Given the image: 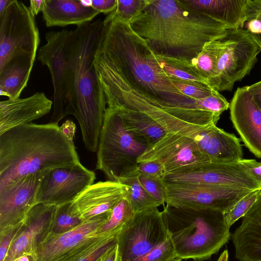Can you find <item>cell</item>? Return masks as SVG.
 <instances>
[{
    "instance_id": "obj_6",
    "label": "cell",
    "mask_w": 261,
    "mask_h": 261,
    "mask_svg": "<svg viewBox=\"0 0 261 261\" xmlns=\"http://www.w3.org/2000/svg\"><path fill=\"white\" fill-rule=\"evenodd\" d=\"M147 146L124 128L117 110L107 107L100 133L96 169L110 180L117 179L137 165Z\"/></svg>"
},
{
    "instance_id": "obj_45",
    "label": "cell",
    "mask_w": 261,
    "mask_h": 261,
    "mask_svg": "<svg viewBox=\"0 0 261 261\" xmlns=\"http://www.w3.org/2000/svg\"><path fill=\"white\" fill-rule=\"evenodd\" d=\"M100 261H120L117 244L109 250L101 257Z\"/></svg>"
},
{
    "instance_id": "obj_18",
    "label": "cell",
    "mask_w": 261,
    "mask_h": 261,
    "mask_svg": "<svg viewBox=\"0 0 261 261\" xmlns=\"http://www.w3.org/2000/svg\"><path fill=\"white\" fill-rule=\"evenodd\" d=\"M230 119L245 146L261 159V111L247 86L239 87L229 105Z\"/></svg>"
},
{
    "instance_id": "obj_21",
    "label": "cell",
    "mask_w": 261,
    "mask_h": 261,
    "mask_svg": "<svg viewBox=\"0 0 261 261\" xmlns=\"http://www.w3.org/2000/svg\"><path fill=\"white\" fill-rule=\"evenodd\" d=\"M240 261H261V194L232 236Z\"/></svg>"
},
{
    "instance_id": "obj_8",
    "label": "cell",
    "mask_w": 261,
    "mask_h": 261,
    "mask_svg": "<svg viewBox=\"0 0 261 261\" xmlns=\"http://www.w3.org/2000/svg\"><path fill=\"white\" fill-rule=\"evenodd\" d=\"M39 43V30L29 7L12 0L0 14V69L20 57L35 60Z\"/></svg>"
},
{
    "instance_id": "obj_43",
    "label": "cell",
    "mask_w": 261,
    "mask_h": 261,
    "mask_svg": "<svg viewBox=\"0 0 261 261\" xmlns=\"http://www.w3.org/2000/svg\"><path fill=\"white\" fill-rule=\"evenodd\" d=\"M247 89L255 103L261 111V81L247 86Z\"/></svg>"
},
{
    "instance_id": "obj_7",
    "label": "cell",
    "mask_w": 261,
    "mask_h": 261,
    "mask_svg": "<svg viewBox=\"0 0 261 261\" xmlns=\"http://www.w3.org/2000/svg\"><path fill=\"white\" fill-rule=\"evenodd\" d=\"M261 48L247 29H229L214 76L207 82L218 91H231L234 83L248 74L257 61Z\"/></svg>"
},
{
    "instance_id": "obj_36",
    "label": "cell",
    "mask_w": 261,
    "mask_h": 261,
    "mask_svg": "<svg viewBox=\"0 0 261 261\" xmlns=\"http://www.w3.org/2000/svg\"><path fill=\"white\" fill-rule=\"evenodd\" d=\"M173 83L184 95L195 100L209 96L214 89L209 85H200L177 81H173Z\"/></svg>"
},
{
    "instance_id": "obj_39",
    "label": "cell",
    "mask_w": 261,
    "mask_h": 261,
    "mask_svg": "<svg viewBox=\"0 0 261 261\" xmlns=\"http://www.w3.org/2000/svg\"><path fill=\"white\" fill-rule=\"evenodd\" d=\"M137 169L140 174L162 178L165 175L163 166L154 161L137 163Z\"/></svg>"
},
{
    "instance_id": "obj_51",
    "label": "cell",
    "mask_w": 261,
    "mask_h": 261,
    "mask_svg": "<svg viewBox=\"0 0 261 261\" xmlns=\"http://www.w3.org/2000/svg\"><path fill=\"white\" fill-rule=\"evenodd\" d=\"M252 35L254 38L255 39V41L257 42V43L258 44L260 47L261 48V34H252Z\"/></svg>"
},
{
    "instance_id": "obj_46",
    "label": "cell",
    "mask_w": 261,
    "mask_h": 261,
    "mask_svg": "<svg viewBox=\"0 0 261 261\" xmlns=\"http://www.w3.org/2000/svg\"><path fill=\"white\" fill-rule=\"evenodd\" d=\"M44 0H31L30 2L29 9L31 14L35 17L42 11Z\"/></svg>"
},
{
    "instance_id": "obj_29",
    "label": "cell",
    "mask_w": 261,
    "mask_h": 261,
    "mask_svg": "<svg viewBox=\"0 0 261 261\" xmlns=\"http://www.w3.org/2000/svg\"><path fill=\"white\" fill-rule=\"evenodd\" d=\"M135 214L129 200L125 197L114 206L109 218L95 231V234L98 236L118 234Z\"/></svg>"
},
{
    "instance_id": "obj_33",
    "label": "cell",
    "mask_w": 261,
    "mask_h": 261,
    "mask_svg": "<svg viewBox=\"0 0 261 261\" xmlns=\"http://www.w3.org/2000/svg\"><path fill=\"white\" fill-rule=\"evenodd\" d=\"M174 257H175L174 247L168 232L162 243L154 247L135 261H168Z\"/></svg>"
},
{
    "instance_id": "obj_23",
    "label": "cell",
    "mask_w": 261,
    "mask_h": 261,
    "mask_svg": "<svg viewBox=\"0 0 261 261\" xmlns=\"http://www.w3.org/2000/svg\"><path fill=\"white\" fill-rule=\"evenodd\" d=\"M192 9L206 14L228 29H243L247 0H181Z\"/></svg>"
},
{
    "instance_id": "obj_14",
    "label": "cell",
    "mask_w": 261,
    "mask_h": 261,
    "mask_svg": "<svg viewBox=\"0 0 261 261\" xmlns=\"http://www.w3.org/2000/svg\"><path fill=\"white\" fill-rule=\"evenodd\" d=\"M95 179V173L81 163L48 170L38 188L36 203L58 206L71 203Z\"/></svg>"
},
{
    "instance_id": "obj_35",
    "label": "cell",
    "mask_w": 261,
    "mask_h": 261,
    "mask_svg": "<svg viewBox=\"0 0 261 261\" xmlns=\"http://www.w3.org/2000/svg\"><path fill=\"white\" fill-rule=\"evenodd\" d=\"M197 100L203 110L219 116L229 108L230 103L219 91L215 89L209 96Z\"/></svg>"
},
{
    "instance_id": "obj_12",
    "label": "cell",
    "mask_w": 261,
    "mask_h": 261,
    "mask_svg": "<svg viewBox=\"0 0 261 261\" xmlns=\"http://www.w3.org/2000/svg\"><path fill=\"white\" fill-rule=\"evenodd\" d=\"M164 182L218 186L251 191L261 190V184L241 161L209 162L179 172L165 175Z\"/></svg>"
},
{
    "instance_id": "obj_15",
    "label": "cell",
    "mask_w": 261,
    "mask_h": 261,
    "mask_svg": "<svg viewBox=\"0 0 261 261\" xmlns=\"http://www.w3.org/2000/svg\"><path fill=\"white\" fill-rule=\"evenodd\" d=\"M149 161L160 163L166 175L212 161L201 151L193 139L166 133L158 141L147 146L137 159V163Z\"/></svg>"
},
{
    "instance_id": "obj_13",
    "label": "cell",
    "mask_w": 261,
    "mask_h": 261,
    "mask_svg": "<svg viewBox=\"0 0 261 261\" xmlns=\"http://www.w3.org/2000/svg\"><path fill=\"white\" fill-rule=\"evenodd\" d=\"M164 182L166 205L209 208L223 213L240 199L254 191L213 185Z\"/></svg>"
},
{
    "instance_id": "obj_11",
    "label": "cell",
    "mask_w": 261,
    "mask_h": 261,
    "mask_svg": "<svg viewBox=\"0 0 261 261\" xmlns=\"http://www.w3.org/2000/svg\"><path fill=\"white\" fill-rule=\"evenodd\" d=\"M168 233L158 207L135 213L117 236L120 261H135L162 243Z\"/></svg>"
},
{
    "instance_id": "obj_52",
    "label": "cell",
    "mask_w": 261,
    "mask_h": 261,
    "mask_svg": "<svg viewBox=\"0 0 261 261\" xmlns=\"http://www.w3.org/2000/svg\"><path fill=\"white\" fill-rule=\"evenodd\" d=\"M168 261H181V259H180L179 258H177V257H174V258H171V259H170Z\"/></svg>"
},
{
    "instance_id": "obj_9",
    "label": "cell",
    "mask_w": 261,
    "mask_h": 261,
    "mask_svg": "<svg viewBox=\"0 0 261 261\" xmlns=\"http://www.w3.org/2000/svg\"><path fill=\"white\" fill-rule=\"evenodd\" d=\"M111 212L84 221L66 233L55 234L50 232L32 254L34 260L77 261L99 243L116 236H98L95 234V231L109 218Z\"/></svg>"
},
{
    "instance_id": "obj_17",
    "label": "cell",
    "mask_w": 261,
    "mask_h": 261,
    "mask_svg": "<svg viewBox=\"0 0 261 261\" xmlns=\"http://www.w3.org/2000/svg\"><path fill=\"white\" fill-rule=\"evenodd\" d=\"M56 207L54 205L41 203H37L32 207L4 261H15L20 256L33 254L50 232Z\"/></svg>"
},
{
    "instance_id": "obj_50",
    "label": "cell",
    "mask_w": 261,
    "mask_h": 261,
    "mask_svg": "<svg viewBox=\"0 0 261 261\" xmlns=\"http://www.w3.org/2000/svg\"><path fill=\"white\" fill-rule=\"evenodd\" d=\"M228 253L227 250H224L220 255L217 261H228Z\"/></svg>"
},
{
    "instance_id": "obj_48",
    "label": "cell",
    "mask_w": 261,
    "mask_h": 261,
    "mask_svg": "<svg viewBox=\"0 0 261 261\" xmlns=\"http://www.w3.org/2000/svg\"><path fill=\"white\" fill-rule=\"evenodd\" d=\"M11 1L12 0H0V14L4 12Z\"/></svg>"
},
{
    "instance_id": "obj_2",
    "label": "cell",
    "mask_w": 261,
    "mask_h": 261,
    "mask_svg": "<svg viewBox=\"0 0 261 261\" xmlns=\"http://www.w3.org/2000/svg\"><path fill=\"white\" fill-rule=\"evenodd\" d=\"M129 25L156 55L189 61L229 29L181 0H149Z\"/></svg>"
},
{
    "instance_id": "obj_24",
    "label": "cell",
    "mask_w": 261,
    "mask_h": 261,
    "mask_svg": "<svg viewBox=\"0 0 261 261\" xmlns=\"http://www.w3.org/2000/svg\"><path fill=\"white\" fill-rule=\"evenodd\" d=\"M112 108L117 110L126 130L147 146L158 141L166 133L157 122L141 111L125 107Z\"/></svg>"
},
{
    "instance_id": "obj_49",
    "label": "cell",
    "mask_w": 261,
    "mask_h": 261,
    "mask_svg": "<svg viewBox=\"0 0 261 261\" xmlns=\"http://www.w3.org/2000/svg\"><path fill=\"white\" fill-rule=\"evenodd\" d=\"M15 261H35L32 255L25 254L18 257Z\"/></svg>"
},
{
    "instance_id": "obj_19",
    "label": "cell",
    "mask_w": 261,
    "mask_h": 261,
    "mask_svg": "<svg viewBox=\"0 0 261 261\" xmlns=\"http://www.w3.org/2000/svg\"><path fill=\"white\" fill-rule=\"evenodd\" d=\"M129 192L128 186L117 181H99L82 192L71 203L70 210L84 221L112 211Z\"/></svg>"
},
{
    "instance_id": "obj_27",
    "label": "cell",
    "mask_w": 261,
    "mask_h": 261,
    "mask_svg": "<svg viewBox=\"0 0 261 261\" xmlns=\"http://www.w3.org/2000/svg\"><path fill=\"white\" fill-rule=\"evenodd\" d=\"M156 57L161 67L169 76L172 82L177 81L200 85H209L192 65L191 61L163 57L158 55H156Z\"/></svg>"
},
{
    "instance_id": "obj_34",
    "label": "cell",
    "mask_w": 261,
    "mask_h": 261,
    "mask_svg": "<svg viewBox=\"0 0 261 261\" xmlns=\"http://www.w3.org/2000/svg\"><path fill=\"white\" fill-rule=\"evenodd\" d=\"M139 180L145 190L161 205L165 206L166 194L164 182L162 178L140 174Z\"/></svg>"
},
{
    "instance_id": "obj_38",
    "label": "cell",
    "mask_w": 261,
    "mask_h": 261,
    "mask_svg": "<svg viewBox=\"0 0 261 261\" xmlns=\"http://www.w3.org/2000/svg\"><path fill=\"white\" fill-rule=\"evenodd\" d=\"M118 234L104 240L77 261H100L109 250L117 244Z\"/></svg>"
},
{
    "instance_id": "obj_37",
    "label": "cell",
    "mask_w": 261,
    "mask_h": 261,
    "mask_svg": "<svg viewBox=\"0 0 261 261\" xmlns=\"http://www.w3.org/2000/svg\"><path fill=\"white\" fill-rule=\"evenodd\" d=\"M22 223L0 229V261H4L9 249Z\"/></svg>"
},
{
    "instance_id": "obj_22",
    "label": "cell",
    "mask_w": 261,
    "mask_h": 261,
    "mask_svg": "<svg viewBox=\"0 0 261 261\" xmlns=\"http://www.w3.org/2000/svg\"><path fill=\"white\" fill-rule=\"evenodd\" d=\"M41 12L47 27L79 25L90 22L99 13L79 0H44Z\"/></svg>"
},
{
    "instance_id": "obj_10",
    "label": "cell",
    "mask_w": 261,
    "mask_h": 261,
    "mask_svg": "<svg viewBox=\"0 0 261 261\" xmlns=\"http://www.w3.org/2000/svg\"><path fill=\"white\" fill-rule=\"evenodd\" d=\"M72 30L50 31L45 35L46 43L38 50L37 59L46 66L54 87L53 112L49 123L58 124L71 114L69 103L68 49Z\"/></svg>"
},
{
    "instance_id": "obj_42",
    "label": "cell",
    "mask_w": 261,
    "mask_h": 261,
    "mask_svg": "<svg viewBox=\"0 0 261 261\" xmlns=\"http://www.w3.org/2000/svg\"><path fill=\"white\" fill-rule=\"evenodd\" d=\"M241 162L250 174L261 184V162L244 159Z\"/></svg>"
},
{
    "instance_id": "obj_44",
    "label": "cell",
    "mask_w": 261,
    "mask_h": 261,
    "mask_svg": "<svg viewBox=\"0 0 261 261\" xmlns=\"http://www.w3.org/2000/svg\"><path fill=\"white\" fill-rule=\"evenodd\" d=\"M75 125L71 120H66L60 126V129L62 133L72 143H73V138L75 132Z\"/></svg>"
},
{
    "instance_id": "obj_40",
    "label": "cell",
    "mask_w": 261,
    "mask_h": 261,
    "mask_svg": "<svg viewBox=\"0 0 261 261\" xmlns=\"http://www.w3.org/2000/svg\"><path fill=\"white\" fill-rule=\"evenodd\" d=\"M246 21H261V0H247L245 7Z\"/></svg>"
},
{
    "instance_id": "obj_32",
    "label": "cell",
    "mask_w": 261,
    "mask_h": 261,
    "mask_svg": "<svg viewBox=\"0 0 261 261\" xmlns=\"http://www.w3.org/2000/svg\"><path fill=\"white\" fill-rule=\"evenodd\" d=\"M261 190L252 191L238 201L224 213L225 221L229 227L239 219L243 217L256 201Z\"/></svg>"
},
{
    "instance_id": "obj_31",
    "label": "cell",
    "mask_w": 261,
    "mask_h": 261,
    "mask_svg": "<svg viewBox=\"0 0 261 261\" xmlns=\"http://www.w3.org/2000/svg\"><path fill=\"white\" fill-rule=\"evenodd\" d=\"M149 0H117L115 11L106 17L129 23L147 6Z\"/></svg>"
},
{
    "instance_id": "obj_20",
    "label": "cell",
    "mask_w": 261,
    "mask_h": 261,
    "mask_svg": "<svg viewBox=\"0 0 261 261\" xmlns=\"http://www.w3.org/2000/svg\"><path fill=\"white\" fill-rule=\"evenodd\" d=\"M53 102L43 92L24 98L0 102V135L18 126L30 123L48 113Z\"/></svg>"
},
{
    "instance_id": "obj_25",
    "label": "cell",
    "mask_w": 261,
    "mask_h": 261,
    "mask_svg": "<svg viewBox=\"0 0 261 261\" xmlns=\"http://www.w3.org/2000/svg\"><path fill=\"white\" fill-rule=\"evenodd\" d=\"M35 60L29 57L15 58L0 69V94L15 100L27 86Z\"/></svg>"
},
{
    "instance_id": "obj_16",
    "label": "cell",
    "mask_w": 261,
    "mask_h": 261,
    "mask_svg": "<svg viewBox=\"0 0 261 261\" xmlns=\"http://www.w3.org/2000/svg\"><path fill=\"white\" fill-rule=\"evenodd\" d=\"M47 170L27 175L0 189V229L23 222L36 204L37 189Z\"/></svg>"
},
{
    "instance_id": "obj_3",
    "label": "cell",
    "mask_w": 261,
    "mask_h": 261,
    "mask_svg": "<svg viewBox=\"0 0 261 261\" xmlns=\"http://www.w3.org/2000/svg\"><path fill=\"white\" fill-rule=\"evenodd\" d=\"M103 27L101 19L77 25L68 49L71 115L79 123L86 148L92 152L98 150L107 105L94 64Z\"/></svg>"
},
{
    "instance_id": "obj_5",
    "label": "cell",
    "mask_w": 261,
    "mask_h": 261,
    "mask_svg": "<svg viewBox=\"0 0 261 261\" xmlns=\"http://www.w3.org/2000/svg\"><path fill=\"white\" fill-rule=\"evenodd\" d=\"M162 212L172 239L175 257L203 261L229 240L230 227L221 211L166 205Z\"/></svg>"
},
{
    "instance_id": "obj_30",
    "label": "cell",
    "mask_w": 261,
    "mask_h": 261,
    "mask_svg": "<svg viewBox=\"0 0 261 261\" xmlns=\"http://www.w3.org/2000/svg\"><path fill=\"white\" fill-rule=\"evenodd\" d=\"M71 203L58 206L53 220L50 233L60 234L69 231L79 226L83 222L70 210Z\"/></svg>"
},
{
    "instance_id": "obj_28",
    "label": "cell",
    "mask_w": 261,
    "mask_h": 261,
    "mask_svg": "<svg viewBox=\"0 0 261 261\" xmlns=\"http://www.w3.org/2000/svg\"><path fill=\"white\" fill-rule=\"evenodd\" d=\"M224 34L219 38L206 43L199 55L191 61L192 65L207 83L216 72L223 49Z\"/></svg>"
},
{
    "instance_id": "obj_4",
    "label": "cell",
    "mask_w": 261,
    "mask_h": 261,
    "mask_svg": "<svg viewBox=\"0 0 261 261\" xmlns=\"http://www.w3.org/2000/svg\"><path fill=\"white\" fill-rule=\"evenodd\" d=\"M58 124L30 123L0 135V189L27 175L80 163Z\"/></svg>"
},
{
    "instance_id": "obj_47",
    "label": "cell",
    "mask_w": 261,
    "mask_h": 261,
    "mask_svg": "<svg viewBox=\"0 0 261 261\" xmlns=\"http://www.w3.org/2000/svg\"><path fill=\"white\" fill-rule=\"evenodd\" d=\"M247 30L252 34H261V21L258 20L249 21Z\"/></svg>"
},
{
    "instance_id": "obj_41",
    "label": "cell",
    "mask_w": 261,
    "mask_h": 261,
    "mask_svg": "<svg viewBox=\"0 0 261 261\" xmlns=\"http://www.w3.org/2000/svg\"><path fill=\"white\" fill-rule=\"evenodd\" d=\"M117 0L91 1L90 6L94 10L105 14H110L115 10Z\"/></svg>"
},
{
    "instance_id": "obj_1",
    "label": "cell",
    "mask_w": 261,
    "mask_h": 261,
    "mask_svg": "<svg viewBox=\"0 0 261 261\" xmlns=\"http://www.w3.org/2000/svg\"><path fill=\"white\" fill-rule=\"evenodd\" d=\"M103 22L98 51L127 83L163 107L197 114L207 112L175 86L156 54L129 23L107 18Z\"/></svg>"
},
{
    "instance_id": "obj_26",
    "label": "cell",
    "mask_w": 261,
    "mask_h": 261,
    "mask_svg": "<svg viewBox=\"0 0 261 261\" xmlns=\"http://www.w3.org/2000/svg\"><path fill=\"white\" fill-rule=\"evenodd\" d=\"M129 187V200L135 213L156 208L161 205L145 190L139 180L137 165L119 177L117 181Z\"/></svg>"
}]
</instances>
